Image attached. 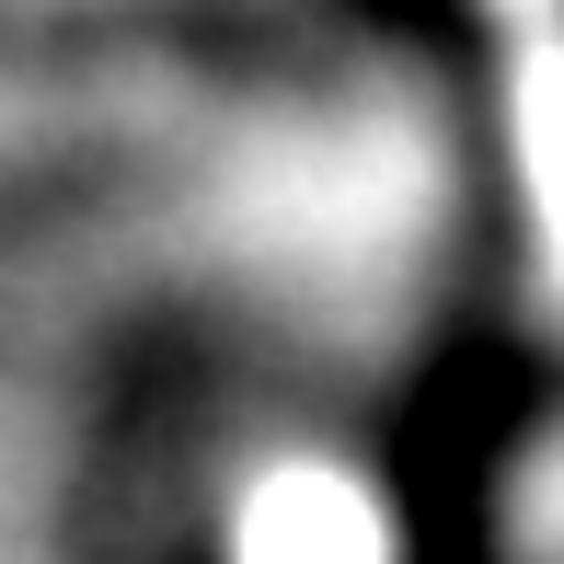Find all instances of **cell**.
<instances>
[{
  "label": "cell",
  "instance_id": "cell-1",
  "mask_svg": "<svg viewBox=\"0 0 564 564\" xmlns=\"http://www.w3.org/2000/svg\"><path fill=\"white\" fill-rule=\"evenodd\" d=\"M265 58V23L230 0H105V12H0V69L35 58Z\"/></svg>",
  "mask_w": 564,
  "mask_h": 564
}]
</instances>
